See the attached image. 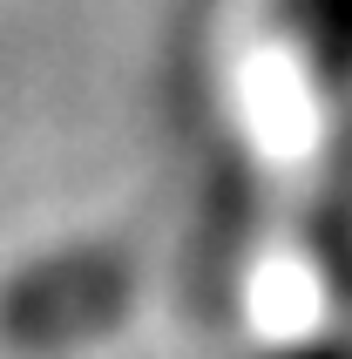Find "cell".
Segmentation results:
<instances>
[{"instance_id": "2", "label": "cell", "mask_w": 352, "mask_h": 359, "mask_svg": "<svg viewBox=\"0 0 352 359\" xmlns=\"http://www.w3.org/2000/svg\"><path fill=\"white\" fill-rule=\"evenodd\" d=\"M292 27L318 48L325 68H352V0H292Z\"/></svg>"}, {"instance_id": "1", "label": "cell", "mask_w": 352, "mask_h": 359, "mask_svg": "<svg viewBox=\"0 0 352 359\" xmlns=\"http://www.w3.org/2000/svg\"><path fill=\"white\" fill-rule=\"evenodd\" d=\"M122 312V271L102 258H55L27 271V278L7 292V312L0 325L14 332L20 346L41 339H75V332H95Z\"/></svg>"}]
</instances>
